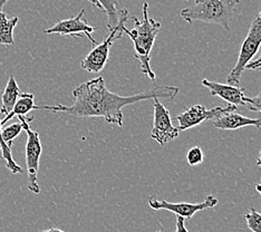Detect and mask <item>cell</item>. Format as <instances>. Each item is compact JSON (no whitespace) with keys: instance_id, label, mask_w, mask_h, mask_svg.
<instances>
[{"instance_id":"1","label":"cell","mask_w":261,"mask_h":232,"mask_svg":"<svg viewBox=\"0 0 261 232\" xmlns=\"http://www.w3.org/2000/svg\"><path fill=\"white\" fill-rule=\"evenodd\" d=\"M179 89L176 86H155L147 89L146 92L121 96L110 92L103 77H97L82 83L73 89V105L35 106V110L65 113L76 117H103L109 124L123 126V107L155 98H164L171 102L179 94Z\"/></svg>"},{"instance_id":"2","label":"cell","mask_w":261,"mask_h":232,"mask_svg":"<svg viewBox=\"0 0 261 232\" xmlns=\"http://www.w3.org/2000/svg\"><path fill=\"white\" fill-rule=\"evenodd\" d=\"M147 8H149V5L144 3L142 6L143 20L140 21L136 17H130L134 22V28L132 31H128L124 26L123 33L127 34L128 37L133 41L134 58L141 63L142 73L145 74L151 81H155V73L152 70L150 64L151 50L158 34L161 31V23L149 17Z\"/></svg>"},{"instance_id":"3","label":"cell","mask_w":261,"mask_h":232,"mask_svg":"<svg viewBox=\"0 0 261 232\" xmlns=\"http://www.w3.org/2000/svg\"><path fill=\"white\" fill-rule=\"evenodd\" d=\"M240 0H193L192 5L181 10V17L188 22L203 21L230 31V20L236 14Z\"/></svg>"},{"instance_id":"4","label":"cell","mask_w":261,"mask_h":232,"mask_svg":"<svg viewBox=\"0 0 261 232\" xmlns=\"http://www.w3.org/2000/svg\"><path fill=\"white\" fill-rule=\"evenodd\" d=\"M261 46V17L258 15L254 17L245 40L242 41L238 59L234 67L231 69L227 77V84L238 86L240 79L247 65L256 56Z\"/></svg>"},{"instance_id":"5","label":"cell","mask_w":261,"mask_h":232,"mask_svg":"<svg viewBox=\"0 0 261 232\" xmlns=\"http://www.w3.org/2000/svg\"><path fill=\"white\" fill-rule=\"evenodd\" d=\"M128 20V11L125 8L121 9L120 13V21L118 25L110 31L109 35L106 36L102 43L96 45V47L83 59L81 63V67L85 69L88 73H99L103 70L105 65L109 62L110 49L115 40L122 38L123 27L125 26Z\"/></svg>"},{"instance_id":"6","label":"cell","mask_w":261,"mask_h":232,"mask_svg":"<svg viewBox=\"0 0 261 232\" xmlns=\"http://www.w3.org/2000/svg\"><path fill=\"white\" fill-rule=\"evenodd\" d=\"M19 121L22 125L23 131L27 133V143H26V164H27V187L31 192L38 194L40 192V188L37 181L38 170H39V161L43 147L39 139V133L37 131H33L29 126V122L33 121V117L27 118L26 116H18Z\"/></svg>"},{"instance_id":"7","label":"cell","mask_w":261,"mask_h":232,"mask_svg":"<svg viewBox=\"0 0 261 232\" xmlns=\"http://www.w3.org/2000/svg\"><path fill=\"white\" fill-rule=\"evenodd\" d=\"M237 110H238V107L230 104L225 107L218 106L211 110L205 109L202 105H194L181 113L180 115H177L175 120L179 122V130L187 131L189 128L198 126V125L203 123L204 121L215 120V118L219 116L227 114V113L230 112H236Z\"/></svg>"},{"instance_id":"8","label":"cell","mask_w":261,"mask_h":232,"mask_svg":"<svg viewBox=\"0 0 261 232\" xmlns=\"http://www.w3.org/2000/svg\"><path fill=\"white\" fill-rule=\"evenodd\" d=\"M219 203L215 195H207L200 203H188V202H168L159 201L155 195H151L149 198V205L153 210H168L175 213L185 219H191L195 213L203 211L205 209H211Z\"/></svg>"},{"instance_id":"9","label":"cell","mask_w":261,"mask_h":232,"mask_svg":"<svg viewBox=\"0 0 261 232\" xmlns=\"http://www.w3.org/2000/svg\"><path fill=\"white\" fill-rule=\"evenodd\" d=\"M95 31H96V28L91 26L85 19V9H82L77 16L58 21L53 27L45 29L44 33L47 35L56 34L62 36H73V37H83V36H85L88 40L92 41V44L98 45L97 41L92 36Z\"/></svg>"},{"instance_id":"10","label":"cell","mask_w":261,"mask_h":232,"mask_svg":"<svg viewBox=\"0 0 261 232\" xmlns=\"http://www.w3.org/2000/svg\"><path fill=\"white\" fill-rule=\"evenodd\" d=\"M180 130L173 126L171 121L170 111L159 98L154 99V121L151 131V138L155 140L160 145H163L179 136Z\"/></svg>"},{"instance_id":"11","label":"cell","mask_w":261,"mask_h":232,"mask_svg":"<svg viewBox=\"0 0 261 232\" xmlns=\"http://www.w3.org/2000/svg\"><path fill=\"white\" fill-rule=\"evenodd\" d=\"M202 85L210 91L212 96H218L228 102L230 105H245V88H240L229 84H220V83L202 80Z\"/></svg>"},{"instance_id":"12","label":"cell","mask_w":261,"mask_h":232,"mask_svg":"<svg viewBox=\"0 0 261 232\" xmlns=\"http://www.w3.org/2000/svg\"><path fill=\"white\" fill-rule=\"evenodd\" d=\"M215 127L219 130H238L246 126H256L261 128V117L259 118H249L242 116L236 112H230L227 114L219 116L212 120Z\"/></svg>"},{"instance_id":"13","label":"cell","mask_w":261,"mask_h":232,"mask_svg":"<svg viewBox=\"0 0 261 232\" xmlns=\"http://www.w3.org/2000/svg\"><path fill=\"white\" fill-rule=\"evenodd\" d=\"M19 95L20 91L18 84H17V81L15 80L14 75H10L2 96V109H0V113L4 115H8L13 111Z\"/></svg>"},{"instance_id":"14","label":"cell","mask_w":261,"mask_h":232,"mask_svg":"<svg viewBox=\"0 0 261 232\" xmlns=\"http://www.w3.org/2000/svg\"><path fill=\"white\" fill-rule=\"evenodd\" d=\"M35 96L32 93H20L18 99L8 115H6L2 121V125L6 124L8 121L13 120L14 117L26 116L29 112L35 110Z\"/></svg>"},{"instance_id":"15","label":"cell","mask_w":261,"mask_h":232,"mask_svg":"<svg viewBox=\"0 0 261 232\" xmlns=\"http://www.w3.org/2000/svg\"><path fill=\"white\" fill-rule=\"evenodd\" d=\"M19 21V17H9L4 11H0V45L13 46L14 40V29Z\"/></svg>"},{"instance_id":"16","label":"cell","mask_w":261,"mask_h":232,"mask_svg":"<svg viewBox=\"0 0 261 232\" xmlns=\"http://www.w3.org/2000/svg\"><path fill=\"white\" fill-rule=\"evenodd\" d=\"M99 5L102 6L103 11L108 15V27L111 29L115 28L120 21L121 7L117 0H97Z\"/></svg>"},{"instance_id":"17","label":"cell","mask_w":261,"mask_h":232,"mask_svg":"<svg viewBox=\"0 0 261 232\" xmlns=\"http://www.w3.org/2000/svg\"><path fill=\"white\" fill-rule=\"evenodd\" d=\"M0 151H2L3 158L6 162V166L7 169L11 172L13 174H19V173H23V170L21 169V166H19L15 162V160L13 158V154H11V150L10 146L5 143L3 140L2 136V121H0Z\"/></svg>"},{"instance_id":"18","label":"cell","mask_w":261,"mask_h":232,"mask_svg":"<svg viewBox=\"0 0 261 232\" xmlns=\"http://www.w3.org/2000/svg\"><path fill=\"white\" fill-rule=\"evenodd\" d=\"M22 130L23 128H22L21 123H14L9 125V126L5 127L4 130H2V136H3L4 142L7 143V144L11 147L14 140L22 132Z\"/></svg>"},{"instance_id":"19","label":"cell","mask_w":261,"mask_h":232,"mask_svg":"<svg viewBox=\"0 0 261 232\" xmlns=\"http://www.w3.org/2000/svg\"><path fill=\"white\" fill-rule=\"evenodd\" d=\"M248 228L252 232H261V213L251 208L245 216Z\"/></svg>"},{"instance_id":"20","label":"cell","mask_w":261,"mask_h":232,"mask_svg":"<svg viewBox=\"0 0 261 232\" xmlns=\"http://www.w3.org/2000/svg\"><path fill=\"white\" fill-rule=\"evenodd\" d=\"M203 152L200 146H194L190 148V151L187 154V161L189 165H198L203 162Z\"/></svg>"},{"instance_id":"21","label":"cell","mask_w":261,"mask_h":232,"mask_svg":"<svg viewBox=\"0 0 261 232\" xmlns=\"http://www.w3.org/2000/svg\"><path fill=\"white\" fill-rule=\"evenodd\" d=\"M245 106L249 111L261 113V93L254 97H246Z\"/></svg>"},{"instance_id":"22","label":"cell","mask_w":261,"mask_h":232,"mask_svg":"<svg viewBox=\"0 0 261 232\" xmlns=\"http://www.w3.org/2000/svg\"><path fill=\"white\" fill-rule=\"evenodd\" d=\"M185 218L180 216H176V230L175 232H189V230L186 228L185 224Z\"/></svg>"},{"instance_id":"23","label":"cell","mask_w":261,"mask_h":232,"mask_svg":"<svg viewBox=\"0 0 261 232\" xmlns=\"http://www.w3.org/2000/svg\"><path fill=\"white\" fill-rule=\"evenodd\" d=\"M259 67H261V54H260V56L256 59V61L250 62V63L247 65L246 69H252V70H254V69H258Z\"/></svg>"},{"instance_id":"24","label":"cell","mask_w":261,"mask_h":232,"mask_svg":"<svg viewBox=\"0 0 261 232\" xmlns=\"http://www.w3.org/2000/svg\"><path fill=\"white\" fill-rule=\"evenodd\" d=\"M88 2H90V3H92L94 6H95V7H96V8H98V9H102L103 10V8H102V6H100L99 5V3L97 2V0H88Z\"/></svg>"},{"instance_id":"25","label":"cell","mask_w":261,"mask_h":232,"mask_svg":"<svg viewBox=\"0 0 261 232\" xmlns=\"http://www.w3.org/2000/svg\"><path fill=\"white\" fill-rule=\"evenodd\" d=\"M38 232H65V231L56 229V228H51V229H47V230H41V231H38Z\"/></svg>"},{"instance_id":"26","label":"cell","mask_w":261,"mask_h":232,"mask_svg":"<svg viewBox=\"0 0 261 232\" xmlns=\"http://www.w3.org/2000/svg\"><path fill=\"white\" fill-rule=\"evenodd\" d=\"M9 2V0H0V11H3L2 9H3V7H4V6L6 5V4H7Z\"/></svg>"},{"instance_id":"27","label":"cell","mask_w":261,"mask_h":232,"mask_svg":"<svg viewBox=\"0 0 261 232\" xmlns=\"http://www.w3.org/2000/svg\"><path fill=\"white\" fill-rule=\"evenodd\" d=\"M257 165L259 166V168H261V150H260V153H259V157L257 159Z\"/></svg>"},{"instance_id":"28","label":"cell","mask_w":261,"mask_h":232,"mask_svg":"<svg viewBox=\"0 0 261 232\" xmlns=\"http://www.w3.org/2000/svg\"><path fill=\"white\" fill-rule=\"evenodd\" d=\"M256 190L259 192V194H260V196H261V183L257 184V186H256Z\"/></svg>"},{"instance_id":"29","label":"cell","mask_w":261,"mask_h":232,"mask_svg":"<svg viewBox=\"0 0 261 232\" xmlns=\"http://www.w3.org/2000/svg\"><path fill=\"white\" fill-rule=\"evenodd\" d=\"M259 16H260V17H261V11H260V13H259Z\"/></svg>"},{"instance_id":"30","label":"cell","mask_w":261,"mask_h":232,"mask_svg":"<svg viewBox=\"0 0 261 232\" xmlns=\"http://www.w3.org/2000/svg\"><path fill=\"white\" fill-rule=\"evenodd\" d=\"M258 69H259V70H261V67H259V68H258Z\"/></svg>"},{"instance_id":"31","label":"cell","mask_w":261,"mask_h":232,"mask_svg":"<svg viewBox=\"0 0 261 232\" xmlns=\"http://www.w3.org/2000/svg\"><path fill=\"white\" fill-rule=\"evenodd\" d=\"M156 232H161V231H156Z\"/></svg>"},{"instance_id":"32","label":"cell","mask_w":261,"mask_h":232,"mask_svg":"<svg viewBox=\"0 0 261 232\" xmlns=\"http://www.w3.org/2000/svg\"><path fill=\"white\" fill-rule=\"evenodd\" d=\"M260 131H261V128H260Z\"/></svg>"}]
</instances>
